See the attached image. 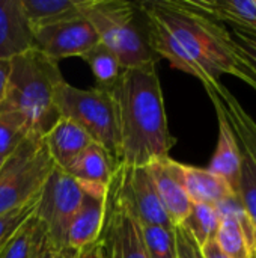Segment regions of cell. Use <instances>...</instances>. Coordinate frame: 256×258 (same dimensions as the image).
<instances>
[{"label":"cell","mask_w":256,"mask_h":258,"mask_svg":"<svg viewBox=\"0 0 256 258\" xmlns=\"http://www.w3.org/2000/svg\"><path fill=\"white\" fill-rule=\"evenodd\" d=\"M65 82L59 63L36 47L11 59V71L0 113L15 118L30 135L45 136L59 121L54 97Z\"/></svg>","instance_id":"cell-3"},{"label":"cell","mask_w":256,"mask_h":258,"mask_svg":"<svg viewBox=\"0 0 256 258\" xmlns=\"http://www.w3.org/2000/svg\"><path fill=\"white\" fill-rule=\"evenodd\" d=\"M54 103L60 118L71 119L80 125L119 166V116L112 89L98 86L78 89L68 82H62L56 89Z\"/></svg>","instance_id":"cell-5"},{"label":"cell","mask_w":256,"mask_h":258,"mask_svg":"<svg viewBox=\"0 0 256 258\" xmlns=\"http://www.w3.org/2000/svg\"><path fill=\"white\" fill-rule=\"evenodd\" d=\"M35 47L59 63L71 56H83L100 42L98 33L84 15L60 21L33 32Z\"/></svg>","instance_id":"cell-10"},{"label":"cell","mask_w":256,"mask_h":258,"mask_svg":"<svg viewBox=\"0 0 256 258\" xmlns=\"http://www.w3.org/2000/svg\"><path fill=\"white\" fill-rule=\"evenodd\" d=\"M33 47V30L21 0H0V60H11Z\"/></svg>","instance_id":"cell-14"},{"label":"cell","mask_w":256,"mask_h":258,"mask_svg":"<svg viewBox=\"0 0 256 258\" xmlns=\"http://www.w3.org/2000/svg\"><path fill=\"white\" fill-rule=\"evenodd\" d=\"M9 71H11V60H0V104L6 94Z\"/></svg>","instance_id":"cell-32"},{"label":"cell","mask_w":256,"mask_h":258,"mask_svg":"<svg viewBox=\"0 0 256 258\" xmlns=\"http://www.w3.org/2000/svg\"><path fill=\"white\" fill-rule=\"evenodd\" d=\"M81 15L94 26L98 38L119 59L124 70L157 62L146 36L139 3L125 0H78Z\"/></svg>","instance_id":"cell-4"},{"label":"cell","mask_w":256,"mask_h":258,"mask_svg":"<svg viewBox=\"0 0 256 258\" xmlns=\"http://www.w3.org/2000/svg\"><path fill=\"white\" fill-rule=\"evenodd\" d=\"M30 133L11 115L0 113V157L8 159Z\"/></svg>","instance_id":"cell-28"},{"label":"cell","mask_w":256,"mask_h":258,"mask_svg":"<svg viewBox=\"0 0 256 258\" xmlns=\"http://www.w3.org/2000/svg\"><path fill=\"white\" fill-rule=\"evenodd\" d=\"M53 168L44 138L30 135L0 168V216L35 200Z\"/></svg>","instance_id":"cell-6"},{"label":"cell","mask_w":256,"mask_h":258,"mask_svg":"<svg viewBox=\"0 0 256 258\" xmlns=\"http://www.w3.org/2000/svg\"><path fill=\"white\" fill-rule=\"evenodd\" d=\"M103 258H149L140 224L118 195L113 183L107 189V212L106 221L98 239Z\"/></svg>","instance_id":"cell-8"},{"label":"cell","mask_w":256,"mask_h":258,"mask_svg":"<svg viewBox=\"0 0 256 258\" xmlns=\"http://www.w3.org/2000/svg\"><path fill=\"white\" fill-rule=\"evenodd\" d=\"M39 197V195H38ZM38 197L24 206H20L0 216V251L15 236V233L35 215Z\"/></svg>","instance_id":"cell-27"},{"label":"cell","mask_w":256,"mask_h":258,"mask_svg":"<svg viewBox=\"0 0 256 258\" xmlns=\"http://www.w3.org/2000/svg\"><path fill=\"white\" fill-rule=\"evenodd\" d=\"M112 183L140 224L174 227L161 204L148 166H119Z\"/></svg>","instance_id":"cell-9"},{"label":"cell","mask_w":256,"mask_h":258,"mask_svg":"<svg viewBox=\"0 0 256 258\" xmlns=\"http://www.w3.org/2000/svg\"><path fill=\"white\" fill-rule=\"evenodd\" d=\"M146 166L170 222L174 227H180L192 209V201L181 180L180 162L170 157H164L151 162Z\"/></svg>","instance_id":"cell-13"},{"label":"cell","mask_w":256,"mask_h":258,"mask_svg":"<svg viewBox=\"0 0 256 258\" xmlns=\"http://www.w3.org/2000/svg\"><path fill=\"white\" fill-rule=\"evenodd\" d=\"M5 160H6V159H3V157H0V168L3 166V163H5Z\"/></svg>","instance_id":"cell-37"},{"label":"cell","mask_w":256,"mask_h":258,"mask_svg":"<svg viewBox=\"0 0 256 258\" xmlns=\"http://www.w3.org/2000/svg\"><path fill=\"white\" fill-rule=\"evenodd\" d=\"M72 257H74V254H72ZM72 257H71V258H72Z\"/></svg>","instance_id":"cell-39"},{"label":"cell","mask_w":256,"mask_h":258,"mask_svg":"<svg viewBox=\"0 0 256 258\" xmlns=\"http://www.w3.org/2000/svg\"><path fill=\"white\" fill-rule=\"evenodd\" d=\"M195 257L202 258V257H201V252H199V249H198V246H196V252H195Z\"/></svg>","instance_id":"cell-36"},{"label":"cell","mask_w":256,"mask_h":258,"mask_svg":"<svg viewBox=\"0 0 256 258\" xmlns=\"http://www.w3.org/2000/svg\"><path fill=\"white\" fill-rule=\"evenodd\" d=\"M237 195L256 230V163L244 150Z\"/></svg>","instance_id":"cell-26"},{"label":"cell","mask_w":256,"mask_h":258,"mask_svg":"<svg viewBox=\"0 0 256 258\" xmlns=\"http://www.w3.org/2000/svg\"><path fill=\"white\" fill-rule=\"evenodd\" d=\"M118 168L112 156L94 142L74 159L65 172L83 183L109 186Z\"/></svg>","instance_id":"cell-18"},{"label":"cell","mask_w":256,"mask_h":258,"mask_svg":"<svg viewBox=\"0 0 256 258\" xmlns=\"http://www.w3.org/2000/svg\"><path fill=\"white\" fill-rule=\"evenodd\" d=\"M47 246L45 228L33 215L2 248L0 258H39Z\"/></svg>","instance_id":"cell-21"},{"label":"cell","mask_w":256,"mask_h":258,"mask_svg":"<svg viewBox=\"0 0 256 258\" xmlns=\"http://www.w3.org/2000/svg\"><path fill=\"white\" fill-rule=\"evenodd\" d=\"M240 80L246 82L256 91V73L240 59Z\"/></svg>","instance_id":"cell-34"},{"label":"cell","mask_w":256,"mask_h":258,"mask_svg":"<svg viewBox=\"0 0 256 258\" xmlns=\"http://www.w3.org/2000/svg\"><path fill=\"white\" fill-rule=\"evenodd\" d=\"M192 9L256 38V0H184Z\"/></svg>","instance_id":"cell-16"},{"label":"cell","mask_w":256,"mask_h":258,"mask_svg":"<svg viewBox=\"0 0 256 258\" xmlns=\"http://www.w3.org/2000/svg\"><path fill=\"white\" fill-rule=\"evenodd\" d=\"M219 224H220V218L214 206L192 204V209L187 218L180 227L189 234L193 243L201 249L208 242L216 239Z\"/></svg>","instance_id":"cell-23"},{"label":"cell","mask_w":256,"mask_h":258,"mask_svg":"<svg viewBox=\"0 0 256 258\" xmlns=\"http://www.w3.org/2000/svg\"><path fill=\"white\" fill-rule=\"evenodd\" d=\"M213 101V106L216 109L217 121H219V139L216 151L211 157L210 166L207 168L213 174L223 178L229 187L237 195L238 192V183H240V174H241V163H243V150L240 147V142L225 115L223 104L219 98V95L213 89H205Z\"/></svg>","instance_id":"cell-12"},{"label":"cell","mask_w":256,"mask_h":258,"mask_svg":"<svg viewBox=\"0 0 256 258\" xmlns=\"http://www.w3.org/2000/svg\"><path fill=\"white\" fill-rule=\"evenodd\" d=\"M205 89H213L222 104L225 115L240 142V147L253 159L256 163V121L247 113V110L241 106V103L237 100V97L222 83H216L210 88Z\"/></svg>","instance_id":"cell-19"},{"label":"cell","mask_w":256,"mask_h":258,"mask_svg":"<svg viewBox=\"0 0 256 258\" xmlns=\"http://www.w3.org/2000/svg\"><path fill=\"white\" fill-rule=\"evenodd\" d=\"M216 243L228 258H255L241 224L234 218H222L216 234Z\"/></svg>","instance_id":"cell-24"},{"label":"cell","mask_w":256,"mask_h":258,"mask_svg":"<svg viewBox=\"0 0 256 258\" xmlns=\"http://www.w3.org/2000/svg\"><path fill=\"white\" fill-rule=\"evenodd\" d=\"M112 92L119 116V166H146L169 157L177 139L169 132L157 62L124 70Z\"/></svg>","instance_id":"cell-2"},{"label":"cell","mask_w":256,"mask_h":258,"mask_svg":"<svg viewBox=\"0 0 256 258\" xmlns=\"http://www.w3.org/2000/svg\"><path fill=\"white\" fill-rule=\"evenodd\" d=\"M198 249H199V248H198ZM199 252H201V257L202 258H228L222 251H220V248L217 246L216 240L208 242L205 246H202V248L199 249Z\"/></svg>","instance_id":"cell-33"},{"label":"cell","mask_w":256,"mask_h":258,"mask_svg":"<svg viewBox=\"0 0 256 258\" xmlns=\"http://www.w3.org/2000/svg\"><path fill=\"white\" fill-rule=\"evenodd\" d=\"M81 184L83 200L69 224L66 234V249L72 252H77L100 239L107 212L109 186L83 181Z\"/></svg>","instance_id":"cell-11"},{"label":"cell","mask_w":256,"mask_h":258,"mask_svg":"<svg viewBox=\"0 0 256 258\" xmlns=\"http://www.w3.org/2000/svg\"><path fill=\"white\" fill-rule=\"evenodd\" d=\"M177 258H196V245L189 237V234L181 228L177 227Z\"/></svg>","instance_id":"cell-30"},{"label":"cell","mask_w":256,"mask_h":258,"mask_svg":"<svg viewBox=\"0 0 256 258\" xmlns=\"http://www.w3.org/2000/svg\"><path fill=\"white\" fill-rule=\"evenodd\" d=\"M180 172L192 204L216 206L220 201L235 195L223 178L213 174L207 168L180 163Z\"/></svg>","instance_id":"cell-17"},{"label":"cell","mask_w":256,"mask_h":258,"mask_svg":"<svg viewBox=\"0 0 256 258\" xmlns=\"http://www.w3.org/2000/svg\"><path fill=\"white\" fill-rule=\"evenodd\" d=\"M72 258H103V252H101L100 242L97 240L95 243L81 248L80 251L74 252V257Z\"/></svg>","instance_id":"cell-31"},{"label":"cell","mask_w":256,"mask_h":258,"mask_svg":"<svg viewBox=\"0 0 256 258\" xmlns=\"http://www.w3.org/2000/svg\"><path fill=\"white\" fill-rule=\"evenodd\" d=\"M232 45L238 57L256 73V38L238 30L229 32Z\"/></svg>","instance_id":"cell-29"},{"label":"cell","mask_w":256,"mask_h":258,"mask_svg":"<svg viewBox=\"0 0 256 258\" xmlns=\"http://www.w3.org/2000/svg\"><path fill=\"white\" fill-rule=\"evenodd\" d=\"M72 251H65V252H59V251H56V249H53L50 245L44 249V252H42V255L39 258H71L72 257Z\"/></svg>","instance_id":"cell-35"},{"label":"cell","mask_w":256,"mask_h":258,"mask_svg":"<svg viewBox=\"0 0 256 258\" xmlns=\"http://www.w3.org/2000/svg\"><path fill=\"white\" fill-rule=\"evenodd\" d=\"M80 57L91 67L98 88L112 89L121 79L124 68L118 56L101 41Z\"/></svg>","instance_id":"cell-22"},{"label":"cell","mask_w":256,"mask_h":258,"mask_svg":"<svg viewBox=\"0 0 256 258\" xmlns=\"http://www.w3.org/2000/svg\"><path fill=\"white\" fill-rule=\"evenodd\" d=\"M21 5L33 32L81 14L78 0H21Z\"/></svg>","instance_id":"cell-20"},{"label":"cell","mask_w":256,"mask_h":258,"mask_svg":"<svg viewBox=\"0 0 256 258\" xmlns=\"http://www.w3.org/2000/svg\"><path fill=\"white\" fill-rule=\"evenodd\" d=\"M83 200V184L65 171L53 168L36 203L35 216L45 228L48 245L65 252L69 224Z\"/></svg>","instance_id":"cell-7"},{"label":"cell","mask_w":256,"mask_h":258,"mask_svg":"<svg viewBox=\"0 0 256 258\" xmlns=\"http://www.w3.org/2000/svg\"><path fill=\"white\" fill-rule=\"evenodd\" d=\"M140 224V222H139ZM177 227L140 224L142 239L149 258H177Z\"/></svg>","instance_id":"cell-25"},{"label":"cell","mask_w":256,"mask_h":258,"mask_svg":"<svg viewBox=\"0 0 256 258\" xmlns=\"http://www.w3.org/2000/svg\"><path fill=\"white\" fill-rule=\"evenodd\" d=\"M44 142L53 165L62 171H65L83 150L94 144L92 138L80 125L66 118H59L44 136Z\"/></svg>","instance_id":"cell-15"},{"label":"cell","mask_w":256,"mask_h":258,"mask_svg":"<svg viewBox=\"0 0 256 258\" xmlns=\"http://www.w3.org/2000/svg\"><path fill=\"white\" fill-rule=\"evenodd\" d=\"M139 8L149 47L158 57L196 77L204 88L219 83L223 74L240 79V57L225 26L184 0H146Z\"/></svg>","instance_id":"cell-1"},{"label":"cell","mask_w":256,"mask_h":258,"mask_svg":"<svg viewBox=\"0 0 256 258\" xmlns=\"http://www.w3.org/2000/svg\"><path fill=\"white\" fill-rule=\"evenodd\" d=\"M255 258H256V249H255Z\"/></svg>","instance_id":"cell-38"}]
</instances>
